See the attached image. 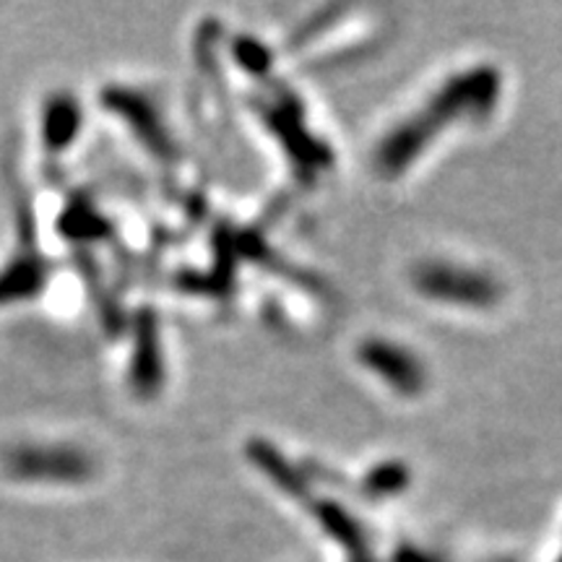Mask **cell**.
Returning <instances> with one entry per match:
<instances>
[{
  "mask_svg": "<svg viewBox=\"0 0 562 562\" xmlns=\"http://www.w3.org/2000/svg\"><path fill=\"white\" fill-rule=\"evenodd\" d=\"M11 474L21 480H45V482H70L83 480L91 474V461L87 453L68 446H32L16 448L9 456Z\"/></svg>",
  "mask_w": 562,
  "mask_h": 562,
  "instance_id": "cell-1",
  "label": "cell"
},
{
  "mask_svg": "<svg viewBox=\"0 0 562 562\" xmlns=\"http://www.w3.org/2000/svg\"><path fill=\"white\" fill-rule=\"evenodd\" d=\"M47 266L40 256H19L9 269L0 273V305L16 300H30L45 286Z\"/></svg>",
  "mask_w": 562,
  "mask_h": 562,
  "instance_id": "cell-2",
  "label": "cell"
},
{
  "mask_svg": "<svg viewBox=\"0 0 562 562\" xmlns=\"http://www.w3.org/2000/svg\"><path fill=\"white\" fill-rule=\"evenodd\" d=\"M79 104L70 100V97L63 94L58 100H53L45 110L47 146H53V149H66L68 140L76 136V131H79Z\"/></svg>",
  "mask_w": 562,
  "mask_h": 562,
  "instance_id": "cell-3",
  "label": "cell"
},
{
  "mask_svg": "<svg viewBox=\"0 0 562 562\" xmlns=\"http://www.w3.org/2000/svg\"><path fill=\"white\" fill-rule=\"evenodd\" d=\"M157 351H159V336H157V328H154V323L149 321L146 326L138 328L136 362H133V383H136L138 389L149 391L161 381L159 375L161 360Z\"/></svg>",
  "mask_w": 562,
  "mask_h": 562,
  "instance_id": "cell-4",
  "label": "cell"
},
{
  "mask_svg": "<svg viewBox=\"0 0 562 562\" xmlns=\"http://www.w3.org/2000/svg\"><path fill=\"white\" fill-rule=\"evenodd\" d=\"M357 562H370V560H357Z\"/></svg>",
  "mask_w": 562,
  "mask_h": 562,
  "instance_id": "cell-5",
  "label": "cell"
}]
</instances>
